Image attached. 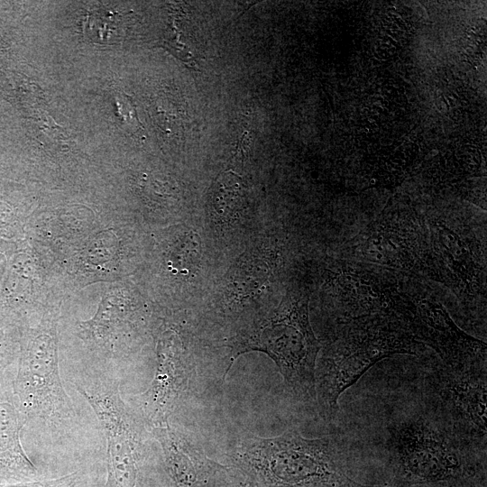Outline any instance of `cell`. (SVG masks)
Masks as SVG:
<instances>
[{
	"instance_id": "6da1fadb",
	"label": "cell",
	"mask_w": 487,
	"mask_h": 487,
	"mask_svg": "<svg viewBox=\"0 0 487 487\" xmlns=\"http://www.w3.org/2000/svg\"><path fill=\"white\" fill-rule=\"evenodd\" d=\"M229 465L256 487H380L354 479L332 439L289 431L274 437L250 436L230 455Z\"/></svg>"
},
{
	"instance_id": "7a4b0ae2",
	"label": "cell",
	"mask_w": 487,
	"mask_h": 487,
	"mask_svg": "<svg viewBox=\"0 0 487 487\" xmlns=\"http://www.w3.org/2000/svg\"><path fill=\"white\" fill-rule=\"evenodd\" d=\"M423 345L394 317L377 316L346 323L323 351L315 369L316 399L326 419L338 411L342 393L379 361L394 354H417Z\"/></svg>"
},
{
	"instance_id": "3957f363",
	"label": "cell",
	"mask_w": 487,
	"mask_h": 487,
	"mask_svg": "<svg viewBox=\"0 0 487 487\" xmlns=\"http://www.w3.org/2000/svg\"><path fill=\"white\" fill-rule=\"evenodd\" d=\"M391 442V487H485L482 464L425 418L401 420Z\"/></svg>"
},
{
	"instance_id": "277c9868",
	"label": "cell",
	"mask_w": 487,
	"mask_h": 487,
	"mask_svg": "<svg viewBox=\"0 0 487 487\" xmlns=\"http://www.w3.org/2000/svg\"><path fill=\"white\" fill-rule=\"evenodd\" d=\"M318 349L308 321L307 299L290 297L270 318L241 333L234 344L224 377L239 354L262 351L277 364L288 393L295 400L311 402L316 400L315 369Z\"/></svg>"
},
{
	"instance_id": "5b68a950",
	"label": "cell",
	"mask_w": 487,
	"mask_h": 487,
	"mask_svg": "<svg viewBox=\"0 0 487 487\" xmlns=\"http://www.w3.org/2000/svg\"><path fill=\"white\" fill-rule=\"evenodd\" d=\"M418 276L404 273L393 316L443 363L455 369L486 368V344L462 330L447 309Z\"/></svg>"
},
{
	"instance_id": "8992f818",
	"label": "cell",
	"mask_w": 487,
	"mask_h": 487,
	"mask_svg": "<svg viewBox=\"0 0 487 487\" xmlns=\"http://www.w3.org/2000/svg\"><path fill=\"white\" fill-rule=\"evenodd\" d=\"M428 244L427 278L445 286L466 307H485V243L464 220L428 214L425 218Z\"/></svg>"
},
{
	"instance_id": "52a82bcc",
	"label": "cell",
	"mask_w": 487,
	"mask_h": 487,
	"mask_svg": "<svg viewBox=\"0 0 487 487\" xmlns=\"http://www.w3.org/2000/svg\"><path fill=\"white\" fill-rule=\"evenodd\" d=\"M96 415L106 443L104 487H142L144 421L120 396L119 384L110 378L76 383Z\"/></svg>"
},
{
	"instance_id": "ba28073f",
	"label": "cell",
	"mask_w": 487,
	"mask_h": 487,
	"mask_svg": "<svg viewBox=\"0 0 487 487\" xmlns=\"http://www.w3.org/2000/svg\"><path fill=\"white\" fill-rule=\"evenodd\" d=\"M27 423L60 429L76 417L60 378L56 333L40 328L26 344L12 381Z\"/></svg>"
},
{
	"instance_id": "9c48e42d",
	"label": "cell",
	"mask_w": 487,
	"mask_h": 487,
	"mask_svg": "<svg viewBox=\"0 0 487 487\" xmlns=\"http://www.w3.org/2000/svg\"><path fill=\"white\" fill-rule=\"evenodd\" d=\"M346 260L415 276H427L428 244L425 218L384 210L346 245Z\"/></svg>"
},
{
	"instance_id": "30bf717a",
	"label": "cell",
	"mask_w": 487,
	"mask_h": 487,
	"mask_svg": "<svg viewBox=\"0 0 487 487\" xmlns=\"http://www.w3.org/2000/svg\"><path fill=\"white\" fill-rule=\"evenodd\" d=\"M194 367L179 335L163 331L157 343V364L148 390L141 394L139 415L150 427L169 423L191 391Z\"/></svg>"
},
{
	"instance_id": "8fae6325",
	"label": "cell",
	"mask_w": 487,
	"mask_h": 487,
	"mask_svg": "<svg viewBox=\"0 0 487 487\" xmlns=\"http://www.w3.org/2000/svg\"><path fill=\"white\" fill-rule=\"evenodd\" d=\"M337 264L331 282L346 323L377 316L394 317L400 275L395 271L349 260Z\"/></svg>"
},
{
	"instance_id": "7c38bea8",
	"label": "cell",
	"mask_w": 487,
	"mask_h": 487,
	"mask_svg": "<svg viewBox=\"0 0 487 487\" xmlns=\"http://www.w3.org/2000/svg\"><path fill=\"white\" fill-rule=\"evenodd\" d=\"M441 413L463 436L486 434V368L455 369L442 363L427 376Z\"/></svg>"
},
{
	"instance_id": "4fadbf2b",
	"label": "cell",
	"mask_w": 487,
	"mask_h": 487,
	"mask_svg": "<svg viewBox=\"0 0 487 487\" xmlns=\"http://www.w3.org/2000/svg\"><path fill=\"white\" fill-rule=\"evenodd\" d=\"M13 381L0 386V483L39 480L37 467L21 441L27 424L13 390Z\"/></svg>"
},
{
	"instance_id": "5bb4252c",
	"label": "cell",
	"mask_w": 487,
	"mask_h": 487,
	"mask_svg": "<svg viewBox=\"0 0 487 487\" xmlns=\"http://www.w3.org/2000/svg\"><path fill=\"white\" fill-rule=\"evenodd\" d=\"M151 428L161 445L164 470L171 487H205L218 463L208 458L170 423Z\"/></svg>"
},
{
	"instance_id": "9a60e30c",
	"label": "cell",
	"mask_w": 487,
	"mask_h": 487,
	"mask_svg": "<svg viewBox=\"0 0 487 487\" xmlns=\"http://www.w3.org/2000/svg\"><path fill=\"white\" fill-rule=\"evenodd\" d=\"M243 197L244 185L240 177L226 171L216 183L212 199L214 210L221 218H230L236 214Z\"/></svg>"
},
{
	"instance_id": "2e32d148",
	"label": "cell",
	"mask_w": 487,
	"mask_h": 487,
	"mask_svg": "<svg viewBox=\"0 0 487 487\" xmlns=\"http://www.w3.org/2000/svg\"><path fill=\"white\" fill-rule=\"evenodd\" d=\"M205 487H256L238 468L217 464Z\"/></svg>"
},
{
	"instance_id": "e0dca14e",
	"label": "cell",
	"mask_w": 487,
	"mask_h": 487,
	"mask_svg": "<svg viewBox=\"0 0 487 487\" xmlns=\"http://www.w3.org/2000/svg\"><path fill=\"white\" fill-rule=\"evenodd\" d=\"M78 481V473H72L55 479L35 480L16 483H0V487H76Z\"/></svg>"
}]
</instances>
